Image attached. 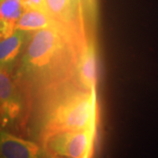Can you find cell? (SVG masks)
I'll use <instances>...</instances> for the list:
<instances>
[{
	"instance_id": "obj_2",
	"label": "cell",
	"mask_w": 158,
	"mask_h": 158,
	"mask_svg": "<svg viewBox=\"0 0 158 158\" xmlns=\"http://www.w3.org/2000/svg\"><path fill=\"white\" fill-rule=\"evenodd\" d=\"M71 32L61 25L35 32L25 56L27 67L42 71L59 62L72 37Z\"/></svg>"
},
{
	"instance_id": "obj_10",
	"label": "cell",
	"mask_w": 158,
	"mask_h": 158,
	"mask_svg": "<svg viewBox=\"0 0 158 158\" xmlns=\"http://www.w3.org/2000/svg\"><path fill=\"white\" fill-rule=\"evenodd\" d=\"M23 31L16 30L0 42V61L2 67L12 62L18 56L23 42Z\"/></svg>"
},
{
	"instance_id": "obj_5",
	"label": "cell",
	"mask_w": 158,
	"mask_h": 158,
	"mask_svg": "<svg viewBox=\"0 0 158 158\" xmlns=\"http://www.w3.org/2000/svg\"><path fill=\"white\" fill-rule=\"evenodd\" d=\"M1 158H42L40 148L33 141L2 130L0 135Z\"/></svg>"
},
{
	"instance_id": "obj_1",
	"label": "cell",
	"mask_w": 158,
	"mask_h": 158,
	"mask_svg": "<svg viewBox=\"0 0 158 158\" xmlns=\"http://www.w3.org/2000/svg\"><path fill=\"white\" fill-rule=\"evenodd\" d=\"M94 90L77 92L60 102L48 116L42 136L57 131H81L95 127Z\"/></svg>"
},
{
	"instance_id": "obj_6",
	"label": "cell",
	"mask_w": 158,
	"mask_h": 158,
	"mask_svg": "<svg viewBox=\"0 0 158 158\" xmlns=\"http://www.w3.org/2000/svg\"><path fill=\"white\" fill-rule=\"evenodd\" d=\"M16 91L10 76L3 67L0 72V99L2 127L11 124L19 114V106L16 100Z\"/></svg>"
},
{
	"instance_id": "obj_8",
	"label": "cell",
	"mask_w": 158,
	"mask_h": 158,
	"mask_svg": "<svg viewBox=\"0 0 158 158\" xmlns=\"http://www.w3.org/2000/svg\"><path fill=\"white\" fill-rule=\"evenodd\" d=\"M79 79L86 90H94L96 85V54L92 43L82 49L78 64Z\"/></svg>"
},
{
	"instance_id": "obj_9",
	"label": "cell",
	"mask_w": 158,
	"mask_h": 158,
	"mask_svg": "<svg viewBox=\"0 0 158 158\" xmlns=\"http://www.w3.org/2000/svg\"><path fill=\"white\" fill-rule=\"evenodd\" d=\"M59 24L49 16L45 10H25L17 25V29L23 32H37L39 30L58 26Z\"/></svg>"
},
{
	"instance_id": "obj_4",
	"label": "cell",
	"mask_w": 158,
	"mask_h": 158,
	"mask_svg": "<svg viewBox=\"0 0 158 158\" xmlns=\"http://www.w3.org/2000/svg\"><path fill=\"white\" fill-rule=\"evenodd\" d=\"M44 10L59 25L73 31L81 22L82 0H44Z\"/></svg>"
},
{
	"instance_id": "obj_7",
	"label": "cell",
	"mask_w": 158,
	"mask_h": 158,
	"mask_svg": "<svg viewBox=\"0 0 158 158\" xmlns=\"http://www.w3.org/2000/svg\"><path fill=\"white\" fill-rule=\"evenodd\" d=\"M24 11L25 9L20 0H1V39L10 36L17 30L18 22Z\"/></svg>"
},
{
	"instance_id": "obj_12",
	"label": "cell",
	"mask_w": 158,
	"mask_h": 158,
	"mask_svg": "<svg viewBox=\"0 0 158 158\" xmlns=\"http://www.w3.org/2000/svg\"><path fill=\"white\" fill-rule=\"evenodd\" d=\"M42 158H64V157H59V156H50V155H47L46 156Z\"/></svg>"
},
{
	"instance_id": "obj_3",
	"label": "cell",
	"mask_w": 158,
	"mask_h": 158,
	"mask_svg": "<svg viewBox=\"0 0 158 158\" xmlns=\"http://www.w3.org/2000/svg\"><path fill=\"white\" fill-rule=\"evenodd\" d=\"M95 127L81 131H57L42 136L47 155L64 158H84L91 155Z\"/></svg>"
},
{
	"instance_id": "obj_11",
	"label": "cell",
	"mask_w": 158,
	"mask_h": 158,
	"mask_svg": "<svg viewBox=\"0 0 158 158\" xmlns=\"http://www.w3.org/2000/svg\"><path fill=\"white\" fill-rule=\"evenodd\" d=\"M25 10L40 9L44 10V0H20Z\"/></svg>"
}]
</instances>
